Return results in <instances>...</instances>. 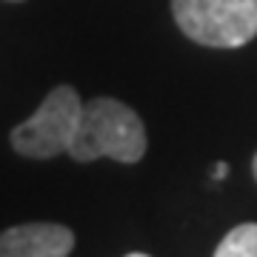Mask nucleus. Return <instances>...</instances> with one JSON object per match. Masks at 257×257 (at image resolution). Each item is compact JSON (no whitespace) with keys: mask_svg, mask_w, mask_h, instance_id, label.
Instances as JSON below:
<instances>
[{"mask_svg":"<svg viewBox=\"0 0 257 257\" xmlns=\"http://www.w3.org/2000/svg\"><path fill=\"white\" fill-rule=\"evenodd\" d=\"M69 155L77 163L97 157H111L117 163H138L146 155V128L138 111L114 97H94L83 103V117L77 126Z\"/></svg>","mask_w":257,"mask_h":257,"instance_id":"nucleus-1","label":"nucleus"},{"mask_svg":"<svg viewBox=\"0 0 257 257\" xmlns=\"http://www.w3.org/2000/svg\"><path fill=\"white\" fill-rule=\"evenodd\" d=\"M126 257H152V254H143V251H132V254H126Z\"/></svg>","mask_w":257,"mask_h":257,"instance_id":"nucleus-7","label":"nucleus"},{"mask_svg":"<svg viewBox=\"0 0 257 257\" xmlns=\"http://www.w3.org/2000/svg\"><path fill=\"white\" fill-rule=\"evenodd\" d=\"M226 175H229V166H226V163H217V166H214V172H211L214 180H223Z\"/></svg>","mask_w":257,"mask_h":257,"instance_id":"nucleus-6","label":"nucleus"},{"mask_svg":"<svg viewBox=\"0 0 257 257\" xmlns=\"http://www.w3.org/2000/svg\"><path fill=\"white\" fill-rule=\"evenodd\" d=\"M214 257H257V223H240L217 243Z\"/></svg>","mask_w":257,"mask_h":257,"instance_id":"nucleus-5","label":"nucleus"},{"mask_svg":"<svg viewBox=\"0 0 257 257\" xmlns=\"http://www.w3.org/2000/svg\"><path fill=\"white\" fill-rule=\"evenodd\" d=\"M74 234L60 223H23L0 234V257H69Z\"/></svg>","mask_w":257,"mask_h":257,"instance_id":"nucleus-4","label":"nucleus"},{"mask_svg":"<svg viewBox=\"0 0 257 257\" xmlns=\"http://www.w3.org/2000/svg\"><path fill=\"white\" fill-rule=\"evenodd\" d=\"M180 32L211 49H240L257 37V0H172Z\"/></svg>","mask_w":257,"mask_h":257,"instance_id":"nucleus-2","label":"nucleus"},{"mask_svg":"<svg viewBox=\"0 0 257 257\" xmlns=\"http://www.w3.org/2000/svg\"><path fill=\"white\" fill-rule=\"evenodd\" d=\"M12 3H20V0H12Z\"/></svg>","mask_w":257,"mask_h":257,"instance_id":"nucleus-9","label":"nucleus"},{"mask_svg":"<svg viewBox=\"0 0 257 257\" xmlns=\"http://www.w3.org/2000/svg\"><path fill=\"white\" fill-rule=\"evenodd\" d=\"M251 172H254V180H257V155H254V160H251Z\"/></svg>","mask_w":257,"mask_h":257,"instance_id":"nucleus-8","label":"nucleus"},{"mask_svg":"<svg viewBox=\"0 0 257 257\" xmlns=\"http://www.w3.org/2000/svg\"><path fill=\"white\" fill-rule=\"evenodd\" d=\"M83 117V100L72 86H57L29 120L12 128V146L23 157L49 160L69 152Z\"/></svg>","mask_w":257,"mask_h":257,"instance_id":"nucleus-3","label":"nucleus"}]
</instances>
